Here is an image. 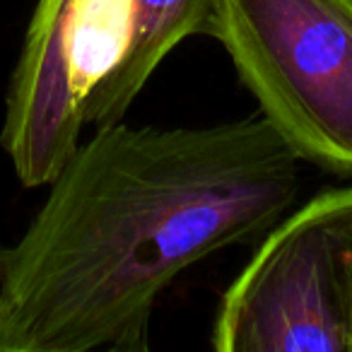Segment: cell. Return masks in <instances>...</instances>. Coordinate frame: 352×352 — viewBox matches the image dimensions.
Here are the masks:
<instances>
[{
  "label": "cell",
  "instance_id": "obj_1",
  "mask_svg": "<svg viewBox=\"0 0 352 352\" xmlns=\"http://www.w3.org/2000/svg\"><path fill=\"white\" fill-rule=\"evenodd\" d=\"M302 188V160L258 113L97 128L8 249L0 352L150 350L162 292L215 251L258 241Z\"/></svg>",
  "mask_w": 352,
  "mask_h": 352
},
{
  "label": "cell",
  "instance_id": "obj_4",
  "mask_svg": "<svg viewBox=\"0 0 352 352\" xmlns=\"http://www.w3.org/2000/svg\"><path fill=\"white\" fill-rule=\"evenodd\" d=\"M135 0H36L0 145L22 186H49L80 145L85 104L126 49Z\"/></svg>",
  "mask_w": 352,
  "mask_h": 352
},
{
  "label": "cell",
  "instance_id": "obj_5",
  "mask_svg": "<svg viewBox=\"0 0 352 352\" xmlns=\"http://www.w3.org/2000/svg\"><path fill=\"white\" fill-rule=\"evenodd\" d=\"M215 0H135L126 49L85 104V128L123 121L155 70L191 36H210Z\"/></svg>",
  "mask_w": 352,
  "mask_h": 352
},
{
  "label": "cell",
  "instance_id": "obj_3",
  "mask_svg": "<svg viewBox=\"0 0 352 352\" xmlns=\"http://www.w3.org/2000/svg\"><path fill=\"white\" fill-rule=\"evenodd\" d=\"M217 352H352V184L294 206L217 304Z\"/></svg>",
  "mask_w": 352,
  "mask_h": 352
},
{
  "label": "cell",
  "instance_id": "obj_2",
  "mask_svg": "<svg viewBox=\"0 0 352 352\" xmlns=\"http://www.w3.org/2000/svg\"><path fill=\"white\" fill-rule=\"evenodd\" d=\"M210 39L299 160L352 176V0H215Z\"/></svg>",
  "mask_w": 352,
  "mask_h": 352
},
{
  "label": "cell",
  "instance_id": "obj_6",
  "mask_svg": "<svg viewBox=\"0 0 352 352\" xmlns=\"http://www.w3.org/2000/svg\"><path fill=\"white\" fill-rule=\"evenodd\" d=\"M6 273H8V249L0 244V304H3V287H6Z\"/></svg>",
  "mask_w": 352,
  "mask_h": 352
}]
</instances>
